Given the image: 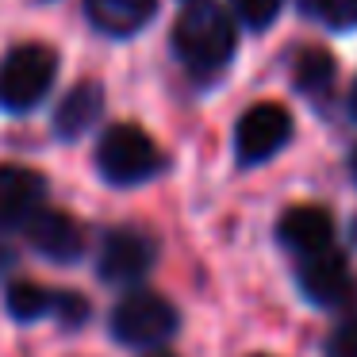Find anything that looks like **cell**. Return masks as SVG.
<instances>
[{
    "label": "cell",
    "mask_w": 357,
    "mask_h": 357,
    "mask_svg": "<svg viewBox=\"0 0 357 357\" xmlns=\"http://www.w3.org/2000/svg\"><path fill=\"white\" fill-rule=\"evenodd\" d=\"M234 47H238V31H234L231 12L211 4V0H192L173 27V50L196 73L223 70Z\"/></svg>",
    "instance_id": "6da1fadb"
},
{
    "label": "cell",
    "mask_w": 357,
    "mask_h": 357,
    "mask_svg": "<svg viewBox=\"0 0 357 357\" xmlns=\"http://www.w3.org/2000/svg\"><path fill=\"white\" fill-rule=\"evenodd\" d=\"M165 165L158 142L150 139L142 127L135 123H116L104 131L100 146H96V169L108 185H142V181L158 177Z\"/></svg>",
    "instance_id": "7a4b0ae2"
},
{
    "label": "cell",
    "mask_w": 357,
    "mask_h": 357,
    "mask_svg": "<svg viewBox=\"0 0 357 357\" xmlns=\"http://www.w3.org/2000/svg\"><path fill=\"white\" fill-rule=\"evenodd\" d=\"M58 77V58L54 50L39 47V43H24V47L8 50L0 62V108L8 112H27L50 93Z\"/></svg>",
    "instance_id": "3957f363"
},
{
    "label": "cell",
    "mask_w": 357,
    "mask_h": 357,
    "mask_svg": "<svg viewBox=\"0 0 357 357\" xmlns=\"http://www.w3.org/2000/svg\"><path fill=\"white\" fill-rule=\"evenodd\" d=\"M177 326H181L177 307L158 292H131L112 311V334L123 346H135V349L162 346V342H169L177 334Z\"/></svg>",
    "instance_id": "277c9868"
},
{
    "label": "cell",
    "mask_w": 357,
    "mask_h": 357,
    "mask_svg": "<svg viewBox=\"0 0 357 357\" xmlns=\"http://www.w3.org/2000/svg\"><path fill=\"white\" fill-rule=\"evenodd\" d=\"M288 139H292V116L280 104H254L238 119L234 150H238L242 165H257V162H269L277 150H284Z\"/></svg>",
    "instance_id": "5b68a950"
},
{
    "label": "cell",
    "mask_w": 357,
    "mask_h": 357,
    "mask_svg": "<svg viewBox=\"0 0 357 357\" xmlns=\"http://www.w3.org/2000/svg\"><path fill=\"white\" fill-rule=\"evenodd\" d=\"M158 257V246L146 231H135V227H123V231H112L100 246V261H96V273H100L108 284H135L150 273Z\"/></svg>",
    "instance_id": "8992f818"
},
{
    "label": "cell",
    "mask_w": 357,
    "mask_h": 357,
    "mask_svg": "<svg viewBox=\"0 0 357 357\" xmlns=\"http://www.w3.org/2000/svg\"><path fill=\"white\" fill-rule=\"evenodd\" d=\"M47 208V181L27 165H0V227H24Z\"/></svg>",
    "instance_id": "52a82bcc"
},
{
    "label": "cell",
    "mask_w": 357,
    "mask_h": 357,
    "mask_svg": "<svg viewBox=\"0 0 357 357\" xmlns=\"http://www.w3.org/2000/svg\"><path fill=\"white\" fill-rule=\"evenodd\" d=\"M24 234L43 257H50V261H73V257H81V250H85V231L58 208H39L24 223Z\"/></svg>",
    "instance_id": "ba28073f"
},
{
    "label": "cell",
    "mask_w": 357,
    "mask_h": 357,
    "mask_svg": "<svg viewBox=\"0 0 357 357\" xmlns=\"http://www.w3.org/2000/svg\"><path fill=\"white\" fill-rule=\"evenodd\" d=\"M300 288H303V296H307L311 303H319V307H334V303H342L349 296V288H354L346 257H342L334 246L323 250V254L303 257Z\"/></svg>",
    "instance_id": "9c48e42d"
},
{
    "label": "cell",
    "mask_w": 357,
    "mask_h": 357,
    "mask_svg": "<svg viewBox=\"0 0 357 357\" xmlns=\"http://www.w3.org/2000/svg\"><path fill=\"white\" fill-rule=\"evenodd\" d=\"M277 238L284 250H292V254H300V257L323 254L334 242V219L326 215L323 208H315V204H300V208H288L284 215H280Z\"/></svg>",
    "instance_id": "30bf717a"
},
{
    "label": "cell",
    "mask_w": 357,
    "mask_h": 357,
    "mask_svg": "<svg viewBox=\"0 0 357 357\" xmlns=\"http://www.w3.org/2000/svg\"><path fill=\"white\" fill-rule=\"evenodd\" d=\"M104 116V93L96 81H81L58 100L54 108V131L58 139H81L93 123H100Z\"/></svg>",
    "instance_id": "8fae6325"
},
{
    "label": "cell",
    "mask_w": 357,
    "mask_h": 357,
    "mask_svg": "<svg viewBox=\"0 0 357 357\" xmlns=\"http://www.w3.org/2000/svg\"><path fill=\"white\" fill-rule=\"evenodd\" d=\"M158 0H85V12L104 35H135L154 20Z\"/></svg>",
    "instance_id": "7c38bea8"
},
{
    "label": "cell",
    "mask_w": 357,
    "mask_h": 357,
    "mask_svg": "<svg viewBox=\"0 0 357 357\" xmlns=\"http://www.w3.org/2000/svg\"><path fill=\"white\" fill-rule=\"evenodd\" d=\"M292 85L300 89L303 96H311V100L326 96L334 85V58L319 47H303L300 54H296V66H292Z\"/></svg>",
    "instance_id": "4fadbf2b"
},
{
    "label": "cell",
    "mask_w": 357,
    "mask_h": 357,
    "mask_svg": "<svg viewBox=\"0 0 357 357\" xmlns=\"http://www.w3.org/2000/svg\"><path fill=\"white\" fill-rule=\"evenodd\" d=\"M54 303H58V296L39 288V284H31V280H16L8 288V311L20 323H35L43 315H54Z\"/></svg>",
    "instance_id": "5bb4252c"
},
{
    "label": "cell",
    "mask_w": 357,
    "mask_h": 357,
    "mask_svg": "<svg viewBox=\"0 0 357 357\" xmlns=\"http://www.w3.org/2000/svg\"><path fill=\"white\" fill-rule=\"evenodd\" d=\"M303 8L334 31L357 27V0H303Z\"/></svg>",
    "instance_id": "9a60e30c"
},
{
    "label": "cell",
    "mask_w": 357,
    "mask_h": 357,
    "mask_svg": "<svg viewBox=\"0 0 357 357\" xmlns=\"http://www.w3.org/2000/svg\"><path fill=\"white\" fill-rule=\"evenodd\" d=\"M231 8L246 27H269L280 16L284 0H231Z\"/></svg>",
    "instance_id": "2e32d148"
},
{
    "label": "cell",
    "mask_w": 357,
    "mask_h": 357,
    "mask_svg": "<svg viewBox=\"0 0 357 357\" xmlns=\"http://www.w3.org/2000/svg\"><path fill=\"white\" fill-rule=\"evenodd\" d=\"M326 357H357V319L342 323L338 331L326 338Z\"/></svg>",
    "instance_id": "e0dca14e"
},
{
    "label": "cell",
    "mask_w": 357,
    "mask_h": 357,
    "mask_svg": "<svg viewBox=\"0 0 357 357\" xmlns=\"http://www.w3.org/2000/svg\"><path fill=\"white\" fill-rule=\"evenodd\" d=\"M54 315L62 319V323H85V315H89V303L81 300V296H58V303H54Z\"/></svg>",
    "instance_id": "ac0fdd59"
},
{
    "label": "cell",
    "mask_w": 357,
    "mask_h": 357,
    "mask_svg": "<svg viewBox=\"0 0 357 357\" xmlns=\"http://www.w3.org/2000/svg\"><path fill=\"white\" fill-rule=\"evenodd\" d=\"M8 265H12V254H8V250H4V246H0V273L8 269Z\"/></svg>",
    "instance_id": "d6986e66"
},
{
    "label": "cell",
    "mask_w": 357,
    "mask_h": 357,
    "mask_svg": "<svg viewBox=\"0 0 357 357\" xmlns=\"http://www.w3.org/2000/svg\"><path fill=\"white\" fill-rule=\"evenodd\" d=\"M349 112H354V119H357V85H354V93H349Z\"/></svg>",
    "instance_id": "ffe728a7"
},
{
    "label": "cell",
    "mask_w": 357,
    "mask_h": 357,
    "mask_svg": "<svg viewBox=\"0 0 357 357\" xmlns=\"http://www.w3.org/2000/svg\"><path fill=\"white\" fill-rule=\"evenodd\" d=\"M349 173H354V181H357V150H354V158H349Z\"/></svg>",
    "instance_id": "44dd1931"
},
{
    "label": "cell",
    "mask_w": 357,
    "mask_h": 357,
    "mask_svg": "<svg viewBox=\"0 0 357 357\" xmlns=\"http://www.w3.org/2000/svg\"><path fill=\"white\" fill-rule=\"evenodd\" d=\"M188 4H192V0H188Z\"/></svg>",
    "instance_id": "7402d4cb"
},
{
    "label": "cell",
    "mask_w": 357,
    "mask_h": 357,
    "mask_svg": "<svg viewBox=\"0 0 357 357\" xmlns=\"http://www.w3.org/2000/svg\"><path fill=\"white\" fill-rule=\"evenodd\" d=\"M158 357H162V354H158Z\"/></svg>",
    "instance_id": "603a6c76"
}]
</instances>
